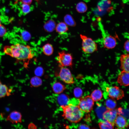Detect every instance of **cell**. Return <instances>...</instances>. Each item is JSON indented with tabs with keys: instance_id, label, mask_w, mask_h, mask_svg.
Listing matches in <instances>:
<instances>
[{
	"instance_id": "obj_34",
	"label": "cell",
	"mask_w": 129,
	"mask_h": 129,
	"mask_svg": "<svg viewBox=\"0 0 129 129\" xmlns=\"http://www.w3.org/2000/svg\"><path fill=\"white\" fill-rule=\"evenodd\" d=\"M29 129H35L36 128V126L33 124H30L28 126Z\"/></svg>"
},
{
	"instance_id": "obj_12",
	"label": "cell",
	"mask_w": 129,
	"mask_h": 129,
	"mask_svg": "<svg viewBox=\"0 0 129 129\" xmlns=\"http://www.w3.org/2000/svg\"><path fill=\"white\" fill-rule=\"evenodd\" d=\"M121 68L122 70L129 72V54L120 56Z\"/></svg>"
},
{
	"instance_id": "obj_23",
	"label": "cell",
	"mask_w": 129,
	"mask_h": 129,
	"mask_svg": "<svg viewBox=\"0 0 129 129\" xmlns=\"http://www.w3.org/2000/svg\"><path fill=\"white\" fill-rule=\"evenodd\" d=\"M30 82L31 85L33 86L38 87L42 85V81L39 76H35L31 79Z\"/></svg>"
},
{
	"instance_id": "obj_6",
	"label": "cell",
	"mask_w": 129,
	"mask_h": 129,
	"mask_svg": "<svg viewBox=\"0 0 129 129\" xmlns=\"http://www.w3.org/2000/svg\"><path fill=\"white\" fill-rule=\"evenodd\" d=\"M60 68L59 76L61 80L68 84L74 83V78L70 70L64 67Z\"/></svg>"
},
{
	"instance_id": "obj_8",
	"label": "cell",
	"mask_w": 129,
	"mask_h": 129,
	"mask_svg": "<svg viewBox=\"0 0 129 129\" xmlns=\"http://www.w3.org/2000/svg\"><path fill=\"white\" fill-rule=\"evenodd\" d=\"M118 115L117 110L116 109L108 110L103 114V118L110 122L114 125L115 119Z\"/></svg>"
},
{
	"instance_id": "obj_3",
	"label": "cell",
	"mask_w": 129,
	"mask_h": 129,
	"mask_svg": "<svg viewBox=\"0 0 129 129\" xmlns=\"http://www.w3.org/2000/svg\"><path fill=\"white\" fill-rule=\"evenodd\" d=\"M80 37L82 41V49L84 52L90 54L97 50V44L92 38L81 34L80 35Z\"/></svg>"
},
{
	"instance_id": "obj_22",
	"label": "cell",
	"mask_w": 129,
	"mask_h": 129,
	"mask_svg": "<svg viewBox=\"0 0 129 129\" xmlns=\"http://www.w3.org/2000/svg\"><path fill=\"white\" fill-rule=\"evenodd\" d=\"M105 105L108 109H114L117 105V102L115 99L111 98L107 99L105 102Z\"/></svg>"
},
{
	"instance_id": "obj_31",
	"label": "cell",
	"mask_w": 129,
	"mask_h": 129,
	"mask_svg": "<svg viewBox=\"0 0 129 129\" xmlns=\"http://www.w3.org/2000/svg\"><path fill=\"white\" fill-rule=\"evenodd\" d=\"M32 0H17V1H19L21 3L30 4L32 3Z\"/></svg>"
},
{
	"instance_id": "obj_13",
	"label": "cell",
	"mask_w": 129,
	"mask_h": 129,
	"mask_svg": "<svg viewBox=\"0 0 129 129\" xmlns=\"http://www.w3.org/2000/svg\"><path fill=\"white\" fill-rule=\"evenodd\" d=\"M115 124L118 128L121 129L126 128L129 126L125 118L119 114L117 116L115 119Z\"/></svg>"
},
{
	"instance_id": "obj_11",
	"label": "cell",
	"mask_w": 129,
	"mask_h": 129,
	"mask_svg": "<svg viewBox=\"0 0 129 129\" xmlns=\"http://www.w3.org/2000/svg\"><path fill=\"white\" fill-rule=\"evenodd\" d=\"M22 115L20 112L16 111L11 112L6 119L12 124L21 123L22 122Z\"/></svg>"
},
{
	"instance_id": "obj_25",
	"label": "cell",
	"mask_w": 129,
	"mask_h": 129,
	"mask_svg": "<svg viewBox=\"0 0 129 129\" xmlns=\"http://www.w3.org/2000/svg\"><path fill=\"white\" fill-rule=\"evenodd\" d=\"M98 125L100 128L101 129H113L114 127L113 125L106 120L100 122Z\"/></svg>"
},
{
	"instance_id": "obj_28",
	"label": "cell",
	"mask_w": 129,
	"mask_h": 129,
	"mask_svg": "<svg viewBox=\"0 0 129 129\" xmlns=\"http://www.w3.org/2000/svg\"><path fill=\"white\" fill-rule=\"evenodd\" d=\"M74 94L75 97L77 98H79L82 95V90L79 87L76 88L74 90Z\"/></svg>"
},
{
	"instance_id": "obj_18",
	"label": "cell",
	"mask_w": 129,
	"mask_h": 129,
	"mask_svg": "<svg viewBox=\"0 0 129 129\" xmlns=\"http://www.w3.org/2000/svg\"><path fill=\"white\" fill-rule=\"evenodd\" d=\"M42 49L43 53L47 56L52 55L53 53V47L49 43H47L44 45L42 47Z\"/></svg>"
},
{
	"instance_id": "obj_2",
	"label": "cell",
	"mask_w": 129,
	"mask_h": 129,
	"mask_svg": "<svg viewBox=\"0 0 129 129\" xmlns=\"http://www.w3.org/2000/svg\"><path fill=\"white\" fill-rule=\"evenodd\" d=\"M63 112L62 115L64 119L73 123L79 122L82 118L83 112L77 106L70 103L64 106H61Z\"/></svg>"
},
{
	"instance_id": "obj_27",
	"label": "cell",
	"mask_w": 129,
	"mask_h": 129,
	"mask_svg": "<svg viewBox=\"0 0 129 129\" xmlns=\"http://www.w3.org/2000/svg\"><path fill=\"white\" fill-rule=\"evenodd\" d=\"M20 37L21 39L25 41L29 40L31 38L30 33L25 30H22L20 32Z\"/></svg>"
},
{
	"instance_id": "obj_9",
	"label": "cell",
	"mask_w": 129,
	"mask_h": 129,
	"mask_svg": "<svg viewBox=\"0 0 129 129\" xmlns=\"http://www.w3.org/2000/svg\"><path fill=\"white\" fill-rule=\"evenodd\" d=\"M103 36V43L104 48L108 49L114 48L116 45V41L115 38L111 35Z\"/></svg>"
},
{
	"instance_id": "obj_26",
	"label": "cell",
	"mask_w": 129,
	"mask_h": 129,
	"mask_svg": "<svg viewBox=\"0 0 129 129\" xmlns=\"http://www.w3.org/2000/svg\"><path fill=\"white\" fill-rule=\"evenodd\" d=\"M21 6V12L23 15L26 14L31 10V7L29 4L22 3Z\"/></svg>"
},
{
	"instance_id": "obj_21",
	"label": "cell",
	"mask_w": 129,
	"mask_h": 129,
	"mask_svg": "<svg viewBox=\"0 0 129 129\" xmlns=\"http://www.w3.org/2000/svg\"><path fill=\"white\" fill-rule=\"evenodd\" d=\"M76 11L79 13H84L87 10V7L86 4L82 2L78 3L76 6Z\"/></svg>"
},
{
	"instance_id": "obj_15",
	"label": "cell",
	"mask_w": 129,
	"mask_h": 129,
	"mask_svg": "<svg viewBox=\"0 0 129 129\" xmlns=\"http://www.w3.org/2000/svg\"><path fill=\"white\" fill-rule=\"evenodd\" d=\"M11 91L6 85L2 84L0 80V98L10 96Z\"/></svg>"
},
{
	"instance_id": "obj_30",
	"label": "cell",
	"mask_w": 129,
	"mask_h": 129,
	"mask_svg": "<svg viewBox=\"0 0 129 129\" xmlns=\"http://www.w3.org/2000/svg\"><path fill=\"white\" fill-rule=\"evenodd\" d=\"M6 30L5 27L3 25L0 24V37H2L6 34Z\"/></svg>"
},
{
	"instance_id": "obj_17",
	"label": "cell",
	"mask_w": 129,
	"mask_h": 129,
	"mask_svg": "<svg viewBox=\"0 0 129 129\" xmlns=\"http://www.w3.org/2000/svg\"><path fill=\"white\" fill-rule=\"evenodd\" d=\"M55 30L57 32L60 34H63L66 33L68 30L67 25L64 22H60L56 27Z\"/></svg>"
},
{
	"instance_id": "obj_4",
	"label": "cell",
	"mask_w": 129,
	"mask_h": 129,
	"mask_svg": "<svg viewBox=\"0 0 129 129\" xmlns=\"http://www.w3.org/2000/svg\"><path fill=\"white\" fill-rule=\"evenodd\" d=\"M73 59L71 54L64 50L59 52L57 58V62L60 67H71L73 65Z\"/></svg>"
},
{
	"instance_id": "obj_29",
	"label": "cell",
	"mask_w": 129,
	"mask_h": 129,
	"mask_svg": "<svg viewBox=\"0 0 129 129\" xmlns=\"http://www.w3.org/2000/svg\"><path fill=\"white\" fill-rule=\"evenodd\" d=\"M43 70L42 68L40 67L37 68L35 71V74L37 76H41L43 73Z\"/></svg>"
},
{
	"instance_id": "obj_19",
	"label": "cell",
	"mask_w": 129,
	"mask_h": 129,
	"mask_svg": "<svg viewBox=\"0 0 129 129\" xmlns=\"http://www.w3.org/2000/svg\"><path fill=\"white\" fill-rule=\"evenodd\" d=\"M55 23L53 20H50L48 21L44 24V27L46 32H53L55 28Z\"/></svg>"
},
{
	"instance_id": "obj_32",
	"label": "cell",
	"mask_w": 129,
	"mask_h": 129,
	"mask_svg": "<svg viewBox=\"0 0 129 129\" xmlns=\"http://www.w3.org/2000/svg\"><path fill=\"white\" fill-rule=\"evenodd\" d=\"M124 48L127 52H129V40L127 41L124 44Z\"/></svg>"
},
{
	"instance_id": "obj_14",
	"label": "cell",
	"mask_w": 129,
	"mask_h": 129,
	"mask_svg": "<svg viewBox=\"0 0 129 129\" xmlns=\"http://www.w3.org/2000/svg\"><path fill=\"white\" fill-rule=\"evenodd\" d=\"M52 88L54 92L57 94H60L66 89L64 85L59 82H54L52 84Z\"/></svg>"
},
{
	"instance_id": "obj_20",
	"label": "cell",
	"mask_w": 129,
	"mask_h": 129,
	"mask_svg": "<svg viewBox=\"0 0 129 129\" xmlns=\"http://www.w3.org/2000/svg\"><path fill=\"white\" fill-rule=\"evenodd\" d=\"M102 96V91L99 89H96L92 92L91 97L94 101H97L100 100Z\"/></svg>"
},
{
	"instance_id": "obj_33",
	"label": "cell",
	"mask_w": 129,
	"mask_h": 129,
	"mask_svg": "<svg viewBox=\"0 0 129 129\" xmlns=\"http://www.w3.org/2000/svg\"><path fill=\"white\" fill-rule=\"evenodd\" d=\"M79 129H89L90 128L87 125L85 124H82L80 125L79 127Z\"/></svg>"
},
{
	"instance_id": "obj_16",
	"label": "cell",
	"mask_w": 129,
	"mask_h": 129,
	"mask_svg": "<svg viewBox=\"0 0 129 129\" xmlns=\"http://www.w3.org/2000/svg\"><path fill=\"white\" fill-rule=\"evenodd\" d=\"M69 100V96L64 94H60L57 98V102L61 106H64L68 105Z\"/></svg>"
},
{
	"instance_id": "obj_24",
	"label": "cell",
	"mask_w": 129,
	"mask_h": 129,
	"mask_svg": "<svg viewBox=\"0 0 129 129\" xmlns=\"http://www.w3.org/2000/svg\"><path fill=\"white\" fill-rule=\"evenodd\" d=\"M65 23L69 26L74 27L76 25V23L73 17L70 15L67 14L64 17Z\"/></svg>"
},
{
	"instance_id": "obj_5",
	"label": "cell",
	"mask_w": 129,
	"mask_h": 129,
	"mask_svg": "<svg viewBox=\"0 0 129 129\" xmlns=\"http://www.w3.org/2000/svg\"><path fill=\"white\" fill-rule=\"evenodd\" d=\"M94 101L91 96H87L79 99L78 107L83 111L88 113L92 109Z\"/></svg>"
},
{
	"instance_id": "obj_7",
	"label": "cell",
	"mask_w": 129,
	"mask_h": 129,
	"mask_svg": "<svg viewBox=\"0 0 129 129\" xmlns=\"http://www.w3.org/2000/svg\"><path fill=\"white\" fill-rule=\"evenodd\" d=\"M106 91L111 98L117 100L122 98L124 97V91L117 86L107 87Z\"/></svg>"
},
{
	"instance_id": "obj_1",
	"label": "cell",
	"mask_w": 129,
	"mask_h": 129,
	"mask_svg": "<svg viewBox=\"0 0 129 129\" xmlns=\"http://www.w3.org/2000/svg\"><path fill=\"white\" fill-rule=\"evenodd\" d=\"M4 51L6 54L18 60L27 62L34 56V53L29 45L19 43L5 46Z\"/></svg>"
},
{
	"instance_id": "obj_10",
	"label": "cell",
	"mask_w": 129,
	"mask_h": 129,
	"mask_svg": "<svg viewBox=\"0 0 129 129\" xmlns=\"http://www.w3.org/2000/svg\"><path fill=\"white\" fill-rule=\"evenodd\" d=\"M117 81L121 86H129V72L122 70L119 74Z\"/></svg>"
},
{
	"instance_id": "obj_35",
	"label": "cell",
	"mask_w": 129,
	"mask_h": 129,
	"mask_svg": "<svg viewBox=\"0 0 129 129\" xmlns=\"http://www.w3.org/2000/svg\"><path fill=\"white\" fill-rule=\"evenodd\" d=\"M1 19L0 17V24H1Z\"/></svg>"
}]
</instances>
